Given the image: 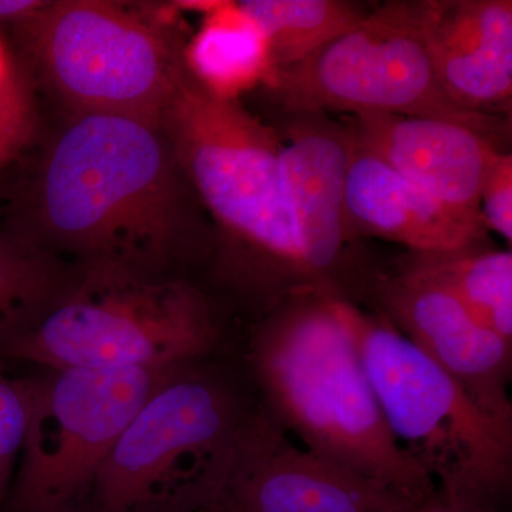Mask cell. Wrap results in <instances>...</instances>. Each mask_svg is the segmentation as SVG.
I'll return each instance as SVG.
<instances>
[{
  "label": "cell",
  "mask_w": 512,
  "mask_h": 512,
  "mask_svg": "<svg viewBox=\"0 0 512 512\" xmlns=\"http://www.w3.org/2000/svg\"><path fill=\"white\" fill-rule=\"evenodd\" d=\"M46 0H0V22L19 25L46 5Z\"/></svg>",
  "instance_id": "603a6c76"
},
{
  "label": "cell",
  "mask_w": 512,
  "mask_h": 512,
  "mask_svg": "<svg viewBox=\"0 0 512 512\" xmlns=\"http://www.w3.org/2000/svg\"><path fill=\"white\" fill-rule=\"evenodd\" d=\"M480 212L485 227L512 242V154L501 151L491 161L480 191Z\"/></svg>",
  "instance_id": "7402d4cb"
},
{
  "label": "cell",
  "mask_w": 512,
  "mask_h": 512,
  "mask_svg": "<svg viewBox=\"0 0 512 512\" xmlns=\"http://www.w3.org/2000/svg\"><path fill=\"white\" fill-rule=\"evenodd\" d=\"M431 60L461 110L511 120V0H433Z\"/></svg>",
  "instance_id": "9a60e30c"
},
{
  "label": "cell",
  "mask_w": 512,
  "mask_h": 512,
  "mask_svg": "<svg viewBox=\"0 0 512 512\" xmlns=\"http://www.w3.org/2000/svg\"><path fill=\"white\" fill-rule=\"evenodd\" d=\"M238 355L259 403L296 443L412 507L439 497L390 433L333 298L285 299L239 336Z\"/></svg>",
  "instance_id": "3957f363"
},
{
  "label": "cell",
  "mask_w": 512,
  "mask_h": 512,
  "mask_svg": "<svg viewBox=\"0 0 512 512\" xmlns=\"http://www.w3.org/2000/svg\"><path fill=\"white\" fill-rule=\"evenodd\" d=\"M258 402L238 349L178 367L114 444L89 512H207Z\"/></svg>",
  "instance_id": "277c9868"
},
{
  "label": "cell",
  "mask_w": 512,
  "mask_h": 512,
  "mask_svg": "<svg viewBox=\"0 0 512 512\" xmlns=\"http://www.w3.org/2000/svg\"><path fill=\"white\" fill-rule=\"evenodd\" d=\"M346 126L410 183L471 212H480L481 185L491 161L507 151L473 128L436 117L357 114Z\"/></svg>",
  "instance_id": "5bb4252c"
},
{
  "label": "cell",
  "mask_w": 512,
  "mask_h": 512,
  "mask_svg": "<svg viewBox=\"0 0 512 512\" xmlns=\"http://www.w3.org/2000/svg\"><path fill=\"white\" fill-rule=\"evenodd\" d=\"M161 127L127 117H70L43 148L16 234L79 268L192 278L214 242Z\"/></svg>",
  "instance_id": "6da1fadb"
},
{
  "label": "cell",
  "mask_w": 512,
  "mask_h": 512,
  "mask_svg": "<svg viewBox=\"0 0 512 512\" xmlns=\"http://www.w3.org/2000/svg\"><path fill=\"white\" fill-rule=\"evenodd\" d=\"M349 146L345 124L293 116L285 130L282 178L303 264L316 292L365 306L377 268L345 222Z\"/></svg>",
  "instance_id": "30bf717a"
},
{
  "label": "cell",
  "mask_w": 512,
  "mask_h": 512,
  "mask_svg": "<svg viewBox=\"0 0 512 512\" xmlns=\"http://www.w3.org/2000/svg\"><path fill=\"white\" fill-rule=\"evenodd\" d=\"M345 222L350 237L379 238L406 252H441L487 239L480 212L460 210L410 183L346 126Z\"/></svg>",
  "instance_id": "4fadbf2b"
},
{
  "label": "cell",
  "mask_w": 512,
  "mask_h": 512,
  "mask_svg": "<svg viewBox=\"0 0 512 512\" xmlns=\"http://www.w3.org/2000/svg\"><path fill=\"white\" fill-rule=\"evenodd\" d=\"M402 512H483L476 510H467V508L456 507V505L447 504L441 500L440 495L434 498L430 503L417 505V507H409Z\"/></svg>",
  "instance_id": "cb8c5ba5"
},
{
  "label": "cell",
  "mask_w": 512,
  "mask_h": 512,
  "mask_svg": "<svg viewBox=\"0 0 512 512\" xmlns=\"http://www.w3.org/2000/svg\"><path fill=\"white\" fill-rule=\"evenodd\" d=\"M13 69H15V66H13L12 63H10L8 52H6L3 43L0 42V87H2L3 84L8 82V79L10 77V74H12Z\"/></svg>",
  "instance_id": "d4e9b609"
},
{
  "label": "cell",
  "mask_w": 512,
  "mask_h": 512,
  "mask_svg": "<svg viewBox=\"0 0 512 512\" xmlns=\"http://www.w3.org/2000/svg\"><path fill=\"white\" fill-rule=\"evenodd\" d=\"M6 365L0 360V510L15 478L30 413L29 375L10 376Z\"/></svg>",
  "instance_id": "ffe728a7"
},
{
  "label": "cell",
  "mask_w": 512,
  "mask_h": 512,
  "mask_svg": "<svg viewBox=\"0 0 512 512\" xmlns=\"http://www.w3.org/2000/svg\"><path fill=\"white\" fill-rule=\"evenodd\" d=\"M390 433L441 500L501 512L512 488V430L491 420L389 320L333 298Z\"/></svg>",
  "instance_id": "8992f818"
},
{
  "label": "cell",
  "mask_w": 512,
  "mask_h": 512,
  "mask_svg": "<svg viewBox=\"0 0 512 512\" xmlns=\"http://www.w3.org/2000/svg\"><path fill=\"white\" fill-rule=\"evenodd\" d=\"M238 6L268 40L274 74L318 52L369 13L346 0H242Z\"/></svg>",
  "instance_id": "d6986e66"
},
{
  "label": "cell",
  "mask_w": 512,
  "mask_h": 512,
  "mask_svg": "<svg viewBox=\"0 0 512 512\" xmlns=\"http://www.w3.org/2000/svg\"><path fill=\"white\" fill-rule=\"evenodd\" d=\"M211 507H212V505H211ZM207 512H214V511H212V508H210V510H208Z\"/></svg>",
  "instance_id": "4316f807"
},
{
  "label": "cell",
  "mask_w": 512,
  "mask_h": 512,
  "mask_svg": "<svg viewBox=\"0 0 512 512\" xmlns=\"http://www.w3.org/2000/svg\"><path fill=\"white\" fill-rule=\"evenodd\" d=\"M72 116L107 114L161 127L183 52L134 13L99 0L47 2L16 25Z\"/></svg>",
  "instance_id": "9c48e42d"
},
{
  "label": "cell",
  "mask_w": 512,
  "mask_h": 512,
  "mask_svg": "<svg viewBox=\"0 0 512 512\" xmlns=\"http://www.w3.org/2000/svg\"><path fill=\"white\" fill-rule=\"evenodd\" d=\"M390 265L441 286L471 315L512 342V252L483 242L441 252H404Z\"/></svg>",
  "instance_id": "e0dca14e"
},
{
  "label": "cell",
  "mask_w": 512,
  "mask_h": 512,
  "mask_svg": "<svg viewBox=\"0 0 512 512\" xmlns=\"http://www.w3.org/2000/svg\"><path fill=\"white\" fill-rule=\"evenodd\" d=\"M37 109L30 77L15 67L0 87V171L32 143Z\"/></svg>",
  "instance_id": "44dd1931"
},
{
  "label": "cell",
  "mask_w": 512,
  "mask_h": 512,
  "mask_svg": "<svg viewBox=\"0 0 512 512\" xmlns=\"http://www.w3.org/2000/svg\"><path fill=\"white\" fill-rule=\"evenodd\" d=\"M79 266L0 231V360L30 335L66 295Z\"/></svg>",
  "instance_id": "ac0fdd59"
},
{
  "label": "cell",
  "mask_w": 512,
  "mask_h": 512,
  "mask_svg": "<svg viewBox=\"0 0 512 512\" xmlns=\"http://www.w3.org/2000/svg\"><path fill=\"white\" fill-rule=\"evenodd\" d=\"M183 60L201 86L224 100H238L274 76L268 40L238 2H220L205 13Z\"/></svg>",
  "instance_id": "2e32d148"
},
{
  "label": "cell",
  "mask_w": 512,
  "mask_h": 512,
  "mask_svg": "<svg viewBox=\"0 0 512 512\" xmlns=\"http://www.w3.org/2000/svg\"><path fill=\"white\" fill-rule=\"evenodd\" d=\"M222 497L239 512H402L412 505L306 450L258 402L239 433Z\"/></svg>",
  "instance_id": "7c38bea8"
},
{
  "label": "cell",
  "mask_w": 512,
  "mask_h": 512,
  "mask_svg": "<svg viewBox=\"0 0 512 512\" xmlns=\"http://www.w3.org/2000/svg\"><path fill=\"white\" fill-rule=\"evenodd\" d=\"M183 365L39 367L30 373L28 430L0 512H89L101 467L121 433L148 397Z\"/></svg>",
  "instance_id": "ba28073f"
},
{
  "label": "cell",
  "mask_w": 512,
  "mask_h": 512,
  "mask_svg": "<svg viewBox=\"0 0 512 512\" xmlns=\"http://www.w3.org/2000/svg\"><path fill=\"white\" fill-rule=\"evenodd\" d=\"M363 308L389 320L491 420L512 430V342L474 318L446 289L390 264L377 266Z\"/></svg>",
  "instance_id": "8fae6325"
},
{
  "label": "cell",
  "mask_w": 512,
  "mask_h": 512,
  "mask_svg": "<svg viewBox=\"0 0 512 512\" xmlns=\"http://www.w3.org/2000/svg\"><path fill=\"white\" fill-rule=\"evenodd\" d=\"M211 508L214 512H239L238 510H235V508L232 507V505L229 504L222 495L214 504H212Z\"/></svg>",
  "instance_id": "484cf974"
},
{
  "label": "cell",
  "mask_w": 512,
  "mask_h": 512,
  "mask_svg": "<svg viewBox=\"0 0 512 512\" xmlns=\"http://www.w3.org/2000/svg\"><path fill=\"white\" fill-rule=\"evenodd\" d=\"M164 131L198 202L217 221L210 271L249 323L293 295L316 292L286 204L284 140L241 106L208 92L183 64Z\"/></svg>",
  "instance_id": "7a4b0ae2"
},
{
  "label": "cell",
  "mask_w": 512,
  "mask_h": 512,
  "mask_svg": "<svg viewBox=\"0 0 512 512\" xmlns=\"http://www.w3.org/2000/svg\"><path fill=\"white\" fill-rule=\"evenodd\" d=\"M220 299L181 276L80 268L8 362L49 369H160L238 349Z\"/></svg>",
  "instance_id": "5b68a950"
},
{
  "label": "cell",
  "mask_w": 512,
  "mask_h": 512,
  "mask_svg": "<svg viewBox=\"0 0 512 512\" xmlns=\"http://www.w3.org/2000/svg\"><path fill=\"white\" fill-rule=\"evenodd\" d=\"M433 0L370 9L359 23L266 84L293 116L329 113L436 117L473 128L507 150L511 120L461 110L441 89L429 47Z\"/></svg>",
  "instance_id": "52a82bcc"
}]
</instances>
